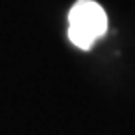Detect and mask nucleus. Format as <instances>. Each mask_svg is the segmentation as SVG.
<instances>
[{"label":"nucleus","mask_w":135,"mask_h":135,"mask_svg":"<svg viewBox=\"0 0 135 135\" xmlns=\"http://www.w3.org/2000/svg\"><path fill=\"white\" fill-rule=\"evenodd\" d=\"M107 14L95 0H77L69 12V39L83 51L93 47L107 32Z\"/></svg>","instance_id":"1"}]
</instances>
